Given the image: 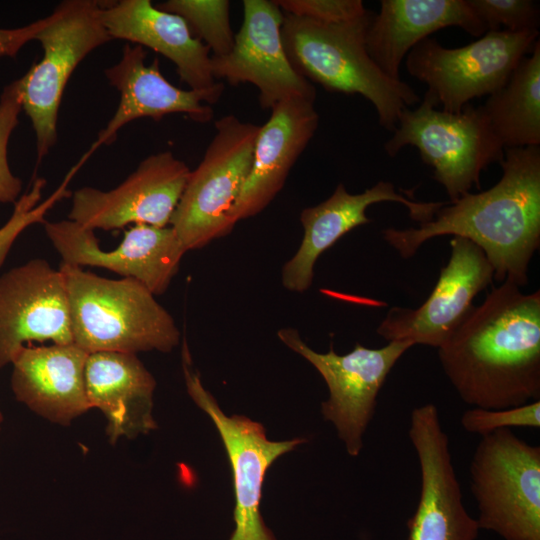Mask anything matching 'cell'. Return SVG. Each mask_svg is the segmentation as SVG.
<instances>
[{
	"label": "cell",
	"mask_w": 540,
	"mask_h": 540,
	"mask_svg": "<svg viewBox=\"0 0 540 540\" xmlns=\"http://www.w3.org/2000/svg\"><path fill=\"white\" fill-rule=\"evenodd\" d=\"M437 349L446 377L466 404L505 409L539 400V290L523 293L502 282Z\"/></svg>",
	"instance_id": "obj_1"
},
{
	"label": "cell",
	"mask_w": 540,
	"mask_h": 540,
	"mask_svg": "<svg viewBox=\"0 0 540 540\" xmlns=\"http://www.w3.org/2000/svg\"><path fill=\"white\" fill-rule=\"evenodd\" d=\"M500 165L502 176L490 189L445 203L418 227L384 229V241L407 259L430 239L463 237L484 252L494 279L526 286L540 246V148H506Z\"/></svg>",
	"instance_id": "obj_2"
},
{
	"label": "cell",
	"mask_w": 540,
	"mask_h": 540,
	"mask_svg": "<svg viewBox=\"0 0 540 540\" xmlns=\"http://www.w3.org/2000/svg\"><path fill=\"white\" fill-rule=\"evenodd\" d=\"M374 12L340 24H324L284 13L281 37L293 69L332 93L359 94L375 108L379 124L394 132L401 111L420 101L401 79L388 77L366 49Z\"/></svg>",
	"instance_id": "obj_3"
},
{
	"label": "cell",
	"mask_w": 540,
	"mask_h": 540,
	"mask_svg": "<svg viewBox=\"0 0 540 540\" xmlns=\"http://www.w3.org/2000/svg\"><path fill=\"white\" fill-rule=\"evenodd\" d=\"M73 343L86 351L170 352L180 331L155 295L133 278L108 279L61 262Z\"/></svg>",
	"instance_id": "obj_4"
},
{
	"label": "cell",
	"mask_w": 540,
	"mask_h": 540,
	"mask_svg": "<svg viewBox=\"0 0 540 540\" xmlns=\"http://www.w3.org/2000/svg\"><path fill=\"white\" fill-rule=\"evenodd\" d=\"M415 146L424 163L433 168L450 202L481 188L480 176L490 164L504 158L505 148L494 135L480 106L467 104L460 112L437 109L424 96L415 109L404 108L384 151L395 157L405 146Z\"/></svg>",
	"instance_id": "obj_5"
},
{
	"label": "cell",
	"mask_w": 540,
	"mask_h": 540,
	"mask_svg": "<svg viewBox=\"0 0 540 540\" xmlns=\"http://www.w3.org/2000/svg\"><path fill=\"white\" fill-rule=\"evenodd\" d=\"M214 127L215 134L190 172L169 223L186 251L200 249L233 230L230 211L250 172L261 125L228 114Z\"/></svg>",
	"instance_id": "obj_6"
},
{
	"label": "cell",
	"mask_w": 540,
	"mask_h": 540,
	"mask_svg": "<svg viewBox=\"0 0 540 540\" xmlns=\"http://www.w3.org/2000/svg\"><path fill=\"white\" fill-rule=\"evenodd\" d=\"M100 8L96 0L60 2L35 39L41 44L42 58L18 79L22 110L35 134L37 164L57 142L59 108L72 73L91 52L112 40Z\"/></svg>",
	"instance_id": "obj_7"
},
{
	"label": "cell",
	"mask_w": 540,
	"mask_h": 540,
	"mask_svg": "<svg viewBox=\"0 0 540 540\" xmlns=\"http://www.w3.org/2000/svg\"><path fill=\"white\" fill-rule=\"evenodd\" d=\"M479 529L504 540H540V447L511 429L481 436L470 466Z\"/></svg>",
	"instance_id": "obj_8"
},
{
	"label": "cell",
	"mask_w": 540,
	"mask_h": 540,
	"mask_svg": "<svg viewBox=\"0 0 540 540\" xmlns=\"http://www.w3.org/2000/svg\"><path fill=\"white\" fill-rule=\"evenodd\" d=\"M538 30L487 31L459 48L428 37L405 57L407 72L428 86L426 96L441 110L457 113L477 97L502 88L538 40Z\"/></svg>",
	"instance_id": "obj_9"
},
{
	"label": "cell",
	"mask_w": 540,
	"mask_h": 540,
	"mask_svg": "<svg viewBox=\"0 0 540 540\" xmlns=\"http://www.w3.org/2000/svg\"><path fill=\"white\" fill-rule=\"evenodd\" d=\"M277 336L323 377L329 397L322 402V415L334 425L348 454L358 456L381 388L397 361L414 345L391 341L381 348H367L356 343L349 353L339 355L332 346L327 353L314 351L294 328L280 329Z\"/></svg>",
	"instance_id": "obj_10"
},
{
	"label": "cell",
	"mask_w": 540,
	"mask_h": 540,
	"mask_svg": "<svg viewBox=\"0 0 540 540\" xmlns=\"http://www.w3.org/2000/svg\"><path fill=\"white\" fill-rule=\"evenodd\" d=\"M182 357L187 391L197 406L212 419L230 461L236 523L230 540H276L260 512L264 478L268 468L278 457L305 440L295 438L270 441L264 427L258 422L241 415L227 416L193 370L186 342L183 345Z\"/></svg>",
	"instance_id": "obj_11"
},
{
	"label": "cell",
	"mask_w": 540,
	"mask_h": 540,
	"mask_svg": "<svg viewBox=\"0 0 540 540\" xmlns=\"http://www.w3.org/2000/svg\"><path fill=\"white\" fill-rule=\"evenodd\" d=\"M283 11L269 0H244L243 23L231 51L211 56L213 77L231 85L257 87L263 110L292 98L315 101V86L291 66L284 51L281 28Z\"/></svg>",
	"instance_id": "obj_12"
},
{
	"label": "cell",
	"mask_w": 540,
	"mask_h": 540,
	"mask_svg": "<svg viewBox=\"0 0 540 540\" xmlns=\"http://www.w3.org/2000/svg\"><path fill=\"white\" fill-rule=\"evenodd\" d=\"M190 172L170 151L149 155L111 190L77 189L68 219L94 231L120 229L131 223L166 227Z\"/></svg>",
	"instance_id": "obj_13"
},
{
	"label": "cell",
	"mask_w": 540,
	"mask_h": 540,
	"mask_svg": "<svg viewBox=\"0 0 540 540\" xmlns=\"http://www.w3.org/2000/svg\"><path fill=\"white\" fill-rule=\"evenodd\" d=\"M451 254L428 298L419 307H392L376 332L386 341L440 347L470 313L473 300L494 279L484 252L472 241L454 236Z\"/></svg>",
	"instance_id": "obj_14"
},
{
	"label": "cell",
	"mask_w": 540,
	"mask_h": 540,
	"mask_svg": "<svg viewBox=\"0 0 540 540\" xmlns=\"http://www.w3.org/2000/svg\"><path fill=\"white\" fill-rule=\"evenodd\" d=\"M408 436L419 461L421 486L407 522V540H475L479 526L463 504L449 437L435 404L412 410Z\"/></svg>",
	"instance_id": "obj_15"
},
{
	"label": "cell",
	"mask_w": 540,
	"mask_h": 540,
	"mask_svg": "<svg viewBox=\"0 0 540 540\" xmlns=\"http://www.w3.org/2000/svg\"><path fill=\"white\" fill-rule=\"evenodd\" d=\"M44 230L62 262L94 266L133 278L155 296L165 293L187 252L174 230L135 224L113 250L99 247L94 230L72 220L43 221Z\"/></svg>",
	"instance_id": "obj_16"
},
{
	"label": "cell",
	"mask_w": 540,
	"mask_h": 540,
	"mask_svg": "<svg viewBox=\"0 0 540 540\" xmlns=\"http://www.w3.org/2000/svg\"><path fill=\"white\" fill-rule=\"evenodd\" d=\"M73 343L65 282L45 259L0 275V369L31 341Z\"/></svg>",
	"instance_id": "obj_17"
},
{
	"label": "cell",
	"mask_w": 540,
	"mask_h": 540,
	"mask_svg": "<svg viewBox=\"0 0 540 540\" xmlns=\"http://www.w3.org/2000/svg\"><path fill=\"white\" fill-rule=\"evenodd\" d=\"M405 206L410 217L423 223L430 220L446 202H422L396 191L393 183L379 181L362 193L351 194L343 183L325 201L303 209L300 222L304 234L295 255L282 268V284L302 293L312 285L314 265L320 255L352 229L368 224V207L380 202Z\"/></svg>",
	"instance_id": "obj_18"
},
{
	"label": "cell",
	"mask_w": 540,
	"mask_h": 540,
	"mask_svg": "<svg viewBox=\"0 0 540 540\" xmlns=\"http://www.w3.org/2000/svg\"><path fill=\"white\" fill-rule=\"evenodd\" d=\"M100 18L112 40L148 47L173 62L180 80L206 95L209 105L222 96L224 85L213 77L210 49L179 15L158 9L150 0H120L101 2Z\"/></svg>",
	"instance_id": "obj_19"
},
{
	"label": "cell",
	"mask_w": 540,
	"mask_h": 540,
	"mask_svg": "<svg viewBox=\"0 0 540 540\" xmlns=\"http://www.w3.org/2000/svg\"><path fill=\"white\" fill-rule=\"evenodd\" d=\"M146 57L144 47L126 43L119 61L105 69V77L120 93V101L85 158L99 146L113 143L119 130L136 119L159 121L166 115L181 113L200 124L212 120L214 111L206 95L174 86L161 73L159 60L146 65Z\"/></svg>",
	"instance_id": "obj_20"
},
{
	"label": "cell",
	"mask_w": 540,
	"mask_h": 540,
	"mask_svg": "<svg viewBox=\"0 0 540 540\" xmlns=\"http://www.w3.org/2000/svg\"><path fill=\"white\" fill-rule=\"evenodd\" d=\"M319 125L314 101L292 98L277 104L261 125L250 172L230 211L231 222L263 211L283 188Z\"/></svg>",
	"instance_id": "obj_21"
},
{
	"label": "cell",
	"mask_w": 540,
	"mask_h": 540,
	"mask_svg": "<svg viewBox=\"0 0 540 540\" xmlns=\"http://www.w3.org/2000/svg\"><path fill=\"white\" fill-rule=\"evenodd\" d=\"M88 355L74 343L23 346L11 363L15 398L50 422L69 425L91 408L85 386Z\"/></svg>",
	"instance_id": "obj_22"
},
{
	"label": "cell",
	"mask_w": 540,
	"mask_h": 540,
	"mask_svg": "<svg viewBox=\"0 0 540 540\" xmlns=\"http://www.w3.org/2000/svg\"><path fill=\"white\" fill-rule=\"evenodd\" d=\"M451 26L476 37L487 32L467 0H381L366 33V49L383 73L399 80L400 65L409 51Z\"/></svg>",
	"instance_id": "obj_23"
},
{
	"label": "cell",
	"mask_w": 540,
	"mask_h": 540,
	"mask_svg": "<svg viewBox=\"0 0 540 540\" xmlns=\"http://www.w3.org/2000/svg\"><path fill=\"white\" fill-rule=\"evenodd\" d=\"M85 386L91 408L107 420L111 444L157 428L152 415L156 381L136 354L94 352L87 357Z\"/></svg>",
	"instance_id": "obj_24"
},
{
	"label": "cell",
	"mask_w": 540,
	"mask_h": 540,
	"mask_svg": "<svg viewBox=\"0 0 540 540\" xmlns=\"http://www.w3.org/2000/svg\"><path fill=\"white\" fill-rule=\"evenodd\" d=\"M506 148L540 145V42L521 59L507 83L480 106Z\"/></svg>",
	"instance_id": "obj_25"
},
{
	"label": "cell",
	"mask_w": 540,
	"mask_h": 540,
	"mask_svg": "<svg viewBox=\"0 0 540 540\" xmlns=\"http://www.w3.org/2000/svg\"><path fill=\"white\" fill-rule=\"evenodd\" d=\"M156 7L182 17L193 35L212 51V56H224L231 51L235 34L228 0H168Z\"/></svg>",
	"instance_id": "obj_26"
},
{
	"label": "cell",
	"mask_w": 540,
	"mask_h": 540,
	"mask_svg": "<svg viewBox=\"0 0 540 540\" xmlns=\"http://www.w3.org/2000/svg\"><path fill=\"white\" fill-rule=\"evenodd\" d=\"M487 31L538 30L540 10L532 0H467Z\"/></svg>",
	"instance_id": "obj_27"
},
{
	"label": "cell",
	"mask_w": 540,
	"mask_h": 540,
	"mask_svg": "<svg viewBox=\"0 0 540 540\" xmlns=\"http://www.w3.org/2000/svg\"><path fill=\"white\" fill-rule=\"evenodd\" d=\"M22 111L19 80L7 84L0 95V203H15L22 191V181L8 162L9 139L19 123Z\"/></svg>",
	"instance_id": "obj_28"
},
{
	"label": "cell",
	"mask_w": 540,
	"mask_h": 540,
	"mask_svg": "<svg viewBox=\"0 0 540 540\" xmlns=\"http://www.w3.org/2000/svg\"><path fill=\"white\" fill-rule=\"evenodd\" d=\"M460 423L466 432L480 436L512 427H540V400L505 409L472 407L463 412Z\"/></svg>",
	"instance_id": "obj_29"
},
{
	"label": "cell",
	"mask_w": 540,
	"mask_h": 540,
	"mask_svg": "<svg viewBox=\"0 0 540 540\" xmlns=\"http://www.w3.org/2000/svg\"><path fill=\"white\" fill-rule=\"evenodd\" d=\"M285 14L324 24L356 20L368 11L361 0H274Z\"/></svg>",
	"instance_id": "obj_30"
},
{
	"label": "cell",
	"mask_w": 540,
	"mask_h": 540,
	"mask_svg": "<svg viewBox=\"0 0 540 540\" xmlns=\"http://www.w3.org/2000/svg\"><path fill=\"white\" fill-rule=\"evenodd\" d=\"M46 17L36 20L26 26L17 28H0V59L15 57L44 27Z\"/></svg>",
	"instance_id": "obj_31"
},
{
	"label": "cell",
	"mask_w": 540,
	"mask_h": 540,
	"mask_svg": "<svg viewBox=\"0 0 540 540\" xmlns=\"http://www.w3.org/2000/svg\"><path fill=\"white\" fill-rule=\"evenodd\" d=\"M2 422H3V414H2V412H1V410H0V428H1Z\"/></svg>",
	"instance_id": "obj_32"
}]
</instances>
